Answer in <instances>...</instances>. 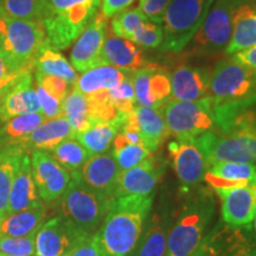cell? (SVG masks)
<instances>
[{"label":"cell","instance_id":"obj_1","mask_svg":"<svg viewBox=\"0 0 256 256\" xmlns=\"http://www.w3.org/2000/svg\"><path fill=\"white\" fill-rule=\"evenodd\" d=\"M153 196L116 197L94 238L102 256H130L151 211Z\"/></svg>","mask_w":256,"mask_h":256},{"label":"cell","instance_id":"obj_2","mask_svg":"<svg viewBox=\"0 0 256 256\" xmlns=\"http://www.w3.org/2000/svg\"><path fill=\"white\" fill-rule=\"evenodd\" d=\"M102 0H40V24L48 46L64 50L98 14Z\"/></svg>","mask_w":256,"mask_h":256},{"label":"cell","instance_id":"obj_3","mask_svg":"<svg viewBox=\"0 0 256 256\" xmlns=\"http://www.w3.org/2000/svg\"><path fill=\"white\" fill-rule=\"evenodd\" d=\"M215 212V202L206 188L185 200L178 218L170 226L165 256H194L208 232Z\"/></svg>","mask_w":256,"mask_h":256},{"label":"cell","instance_id":"obj_4","mask_svg":"<svg viewBox=\"0 0 256 256\" xmlns=\"http://www.w3.org/2000/svg\"><path fill=\"white\" fill-rule=\"evenodd\" d=\"M114 200L89 188L75 172L72 174V180L60 198V214L86 235L92 236Z\"/></svg>","mask_w":256,"mask_h":256},{"label":"cell","instance_id":"obj_5","mask_svg":"<svg viewBox=\"0 0 256 256\" xmlns=\"http://www.w3.org/2000/svg\"><path fill=\"white\" fill-rule=\"evenodd\" d=\"M214 0H171L162 18L165 52H180L188 46L203 24Z\"/></svg>","mask_w":256,"mask_h":256},{"label":"cell","instance_id":"obj_6","mask_svg":"<svg viewBox=\"0 0 256 256\" xmlns=\"http://www.w3.org/2000/svg\"><path fill=\"white\" fill-rule=\"evenodd\" d=\"M248 0H214L191 42L188 55L210 56L226 51L232 38L236 10Z\"/></svg>","mask_w":256,"mask_h":256},{"label":"cell","instance_id":"obj_7","mask_svg":"<svg viewBox=\"0 0 256 256\" xmlns=\"http://www.w3.org/2000/svg\"><path fill=\"white\" fill-rule=\"evenodd\" d=\"M210 98L200 101L170 100L160 108L170 136L178 140H194L215 127Z\"/></svg>","mask_w":256,"mask_h":256},{"label":"cell","instance_id":"obj_8","mask_svg":"<svg viewBox=\"0 0 256 256\" xmlns=\"http://www.w3.org/2000/svg\"><path fill=\"white\" fill-rule=\"evenodd\" d=\"M46 46V34L40 22L2 17L0 48L22 66L34 70L37 57Z\"/></svg>","mask_w":256,"mask_h":256},{"label":"cell","instance_id":"obj_9","mask_svg":"<svg viewBox=\"0 0 256 256\" xmlns=\"http://www.w3.org/2000/svg\"><path fill=\"white\" fill-rule=\"evenodd\" d=\"M256 92V70L236 62L232 57L220 60L210 72L212 106L229 104Z\"/></svg>","mask_w":256,"mask_h":256},{"label":"cell","instance_id":"obj_10","mask_svg":"<svg viewBox=\"0 0 256 256\" xmlns=\"http://www.w3.org/2000/svg\"><path fill=\"white\" fill-rule=\"evenodd\" d=\"M194 142L203 153L208 166L223 162L256 164L255 138L226 136L209 130L194 139Z\"/></svg>","mask_w":256,"mask_h":256},{"label":"cell","instance_id":"obj_11","mask_svg":"<svg viewBox=\"0 0 256 256\" xmlns=\"http://www.w3.org/2000/svg\"><path fill=\"white\" fill-rule=\"evenodd\" d=\"M256 246L252 224L232 226L220 220L208 230L194 256H240Z\"/></svg>","mask_w":256,"mask_h":256},{"label":"cell","instance_id":"obj_12","mask_svg":"<svg viewBox=\"0 0 256 256\" xmlns=\"http://www.w3.org/2000/svg\"><path fill=\"white\" fill-rule=\"evenodd\" d=\"M92 236L86 235L60 215L46 220L36 234L34 255L66 256Z\"/></svg>","mask_w":256,"mask_h":256},{"label":"cell","instance_id":"obj_13","mask_svg":"<svg viewBox=\"0 0 256 256\" xmlns=\"http://www.w3.org/2000/svg\"><path fill=\"white\" fill-rule=\"evenodd\" d=\"M32 176L44 204L60 200L72 180V174L49 152L34 151L30 154Z\"/></svg>","mask_w":256,"mask_h":256},{"label":"cell","instance_id":"obj_14","mask_svg":"<svg viewBox=\"0 0 256 256\" xmlns=\"http://www.w3.org/2000/svg\"><path fill=\"white\" fill-rule=\"evenodd\" d=\"M216 132L256 139V92L254 94L212 107Z\"/></svg>","mask_w":256,"mask_h":256},{"label":"cell","instance_id":"obj_15","mask_svg":"<svg viewBox=\"0 0 256 256\" xmlns=\"http://www.w3.org/2000/svg\"><path fill=\"white\" fill-rule=\"evenodd\" d=\"M136 104L160 108L171 98V74L156 64H146L132 74Z\"/></svg>","mask_w":256,"mask_h":256},{"label":"cell","instance_id":"obj_16","mask_svg":"<svg viewBox=\"0 0 256 256\" xmlns=\"http://www.w3.org/2000/svg\"><path fill=\"white\" fill-rule=\"evenodd\" d=\"M107 20L98 12L75 40L70 54V63L76 72H84L104 64L101 54L107 32Z\"/></svg>","mask_w":256,"mask_h":256},{"label":"cell","instance_id":"obj_17","mask_svg":"<svg viewBox=\"0 0 256 256\" xmlns=\"http://www.w3.org/2000/svg\"><path fill=\"white\" fill-rule=\"evenodd\" d=\"M168 154L171 156L176 174L184 190H190L204 179L208 164L203 153L194 140H178L170 142Z\"/></svg>","mask_w":256,"mask_h":256},{"label":"cell","instance_id":"obj_18","mask_svg":"<svg viewBox=\"0 0 256 256\" xmlns=\"http://www.w3.org/2000/svg\"><path fill=\"white\" fill-rule=\"evenodd\" d=\"M165 171L164 162L150 156L134 168L121 171L115 198L124 196H150Z\"/></svg>","mask_w":256,"mask_h":256},{"label":"cell","instance_id":"obj_19","mask_svg":"<svg viewBox=\"0 0 256 256\" xmlns=\"http://www.w3.org/2000/svg\"><path fill=\"white\" fill-rule=\"evenodd\" d=\"M222 202V220L232 226L252 224L256 212V185L215 190Z\"/></svg>","mask_w":256,"mask_h":256},{"label":"cell","instance_id":"obj_20","mask_svg":"<svg viewBox=\"0 0 256 256\" xmlns=\"http://www.w3.org/2000/svg\"><path fill=\"white\" fill-rule=\"evenodd\" d=\"M44 203L38 194L34 176L31 158L28 153H23L19 158L8 198V214L43 208Z\"/></svg>","mask_w":256,"mask_h":256},{"label":"cell","instance_id":"obj_21","mask_svg":"<svg viewBox=\"0 0 256 256\" xmlns=\"http://www.w3.org/2000/svg\"><path fill=\"white\" fill-rule=\"evenodd\" d=\"M210 98V72L194 66H177L171 74V98L200 101Z\"/></svg>","mask_w":256,"mask_h":256},{"label":"cell","instance_id":"obj_22","mask_svg":"<svg viewBox=\"0 0 256 256\" xmlns=\"http://www.w3.org/2000/svg\"><path fill=\"white\" fill-rule=\"evenodd\" d=\"M78 174L83 183L89 188L115 198L121 170L112 153L92 156Z\"/></svg>","mask_w":256,"mask_h":256},{"label":"cell","instance_id":"obj_23","mask_svg":"<svg viewBox=\"0 0 256 256\" xmlns=\"http://www.w3.org/2000/svg\"><path fill=\"white\" fill-rule=\"evenodd\" d=\"M26 113H40L34 72L18 78L0 100V122Z\"/></svg>","mask_w":256,"mask_h":256},{"label":"cell","instance_id":"obj_24","mask_svg":"<svg viewBox=\"0 0 256 256\" xmlns=\"http://www.w3.org/2000/svg\"><path fill=\"white\" fill-rule=\"evenodd\" d=\"M101 56L106 64L130 74H133L147 64L142 49L136 44L130 40L118 37L110 28H107L106 32Z\"/></svg>","mask_w":256,"mask_h":256},{"label":"cell","instance_id":"obj_25","mask_svg":"<svg viewBox=\"0 0 256 256\" xmlns=\"http://www.w3.org/2000/svg\"><path fill=\"white\" fill-rule=\"evenodd\" d=\"M74 136V130L66 116L46 120L30 136L19 144L25 153L31 154L34 151H52L63 140Z\"/></svg>","mask_w":256,"mask_h":256},{"label":"cell","instance_id":"obj_26","mask_svg":"<svg viewBox=\"0 0 256 256\" xmlns=\"http://www.w3.org/2000/svg\"><path fill=\"white\" fill-rule=\"evenodd\" d=\"M168 230V217L160 215L159 212L154 214L145 224L142 238L130 256H165Z\"/></svg>","mask_w":256,"mask_h":256},{"label":"cell","instance_id":"obj_27","mask_svg":"<svg viewBox=\"0 0 256 256\" xmlns=\"http://www.w3.org/2000/svg\"><path fill=\"white\" fill-rule=\"evenodd\" d=\"M127 75L130 72L104 63L82 72L76 80L74 88L83 95L90 96L116 87Z\"/></svg>","mask_w":256,"mask_h":256},{"label":"cell","instance_id":"obj_28","mask_svg":"<svg viewBox=\"0 0 256 256\" xmlns=\"http://www.w3.org/2000/svg\"><path fill=\"white\" fill-rule=\"evenodd\" d=\"M254 44H256V5L246 2L236 10L232 38L226 54L232 56Z\"/></svg>","mask_w":256,"mask_h":256},{"label":"cell","instance_id":"obj_29","mask_svg":"<svg viewBox=\"0 0 256 256\" xmlns=\"http://www.w3.org/2000/svg\"><path fill=\"white\" fill-rule=\"evenodd\" d=\"M142 145L151 152L159 148L162 142L170 136L164 116L159 110L136 106L134 110Z\"/></svg>","mask_w":256,"mask_h":256},{"label":"cell","instance_id":"obj_30","mask_svg":"<svg viewBox=\"0 0 256 256\" xmlns=\"http://www.w3.org/2000/svg\"><path fill=\"white\" fill-rule=\"evenodd\" d=\"M46 208L6 214L0 218V238H23L37 232L48 218Z\"/></svg>","mask_w":256,"mask_h":256},{"label":"cell","instance_id":"obj_31","mask_svg":"<svg viewBox=\"0 0 256 256\" xmlns=\"http://www.w3.org/2000/svg\"><path fill=\"white\" fill-rule=\"evenodd\" d=\"M44 121L42 113H26L0 122V150L19 145Z\"/></svg>","mask_w":256,"mask_h":256},{"label":"cell","instance_id":"obj_32","mask_svg":"<svg viewBox=\"0 0 256 256\" xmlns=\"http://www.w3.org/2000/svg\"><path fill=\"white\" fill-rule=\"evenodd\" d=\"M121 128V122H95L83 132L76 133L74 138L92 156L102 154L110 148L115 136Z\"/></svg>","mask_w":256,"mask_h":256},{"label":"cell","instance_id":"obj_33","mask_svg":"<svg viewBox=\"0 0 256 256\" xmlns=\"http://www.w3.org/2000/svg\"><path fill=\"white\" fill-rule=\"evenodd\" d=\"M34 72L44 76H57L75 84L78 75L72 68V63L58 50L46 46L42 50L34 66Z\"/></svg>","mask_w":256,"mask_h":256},{"label":"cell","instance_id":"obj_34","mask_svg":"<svg viewBox=\"0 0 256 256\" xmlns=\"http://www.w3.org/2000/svg\"><path fill=\"white\" fill-rule=\"evenodd\" d=\"M25 153L19 146L0 150V218L8 214V198L19 158Z\"/></svg>","mask_w":256,"mask_h":256},{"label":"cell","instance_id":"obj_35","mask_svg":"<svg viewBox=\"0 0 256 256\" xmlns=\"http://www.w3.org/2000/svg\"><path fill=\"white\" fill-rule=\"evenodd\" d=\"M63 116L72 124L74 136L87 130L92 124L89 98L72 87L63 100Z\"/></svg>","mask_w":256,"mask_h":256},{"label":"cell","instance_id":"obj_36","mask_svg":"<svg viewBox=\"0 0 256 256\" xmlns=\"http://www.w3.org/2000/svg\"><path fill=\"white\" fill-rule=\"evenodd\" d=\"M49 153L60 166L70 172V174L78 172L92 156V153L87 151L74 136L63 140Z\"/></svg>","mask_w":256,"mask_h":256},{"label":"cell","instance_id":"obj_37","mask_svg":"<svg viewBox=\"0 0 256 256\" xmlns=\"http://www.w3.org/2000/svg\"><path fill=\"white\" fill-rule=\"evenodd\" d=\"M0 16L40 22V0H0Z\"/></svg>","mask_w":256,"mask_h":256},{"label":"cell","instance_id":"obj_38","mask_svg":"<svg viewBox=\"0 0 256 256\" xmlns=\"http://www.w3.org/2000/svg\"><path fill=\"white\" fill-rule=\"evenodd\" d=\"M147 20L138 8H127L115 14L110 23V30L118 37L130 40L133 32Z\"/></svg>","mask_w":256,"mask_h":256},{"label":"cell","instance_id":"obj_39","mask_svg":"<svg viewBox=\"0 0 256 256\" xmlns=\"http://www.w3.org/2000/svg\"><path fill=\"white\" fill-rule=\"evenodd\" d=\"M112 104L122 114H130L136 110V94L132 82V74L127 75L116 87L108 90Z\"/></svg>","mask_w":256,"mask_h":256},{"label":"cell","instance_id":"obj_40","mask_svg":"<svg viewBox=\"0 0 256 256\" xmlns=\"http://www.w3.org/2000/svg\"><path fill=\"white\" fill-rule=\"evenodd\" d=\"M162 40H164V32L162 24L146 20L133 32L130 40L140 48L156 49L162 46Z\"/></svg>","mask_w":256,"mask_h":256},{"label":"cell","instance_id":"obj_41","mask_svg":"<svg viewBox=\"0 0 256 256\" xmlns=\"http://www.w3.org/2000/svg\"><path fill=\"white\" fill-rule=\"evenodd\" d=\"M112 154L121 171H126L142 162L150 156H152V152L140 144H130L121 148L113 150Z\"/></svg>","mask_w":256,"mask_h":256},{"label":"cell","instance_id":"obj_42","mask_svg":"<svg viewBox=\"0 0 256 256\" xmlns=\"http://www.w3.org/2000/svg\"><path fill=\"white\" fill-rule=\"evenodd\" d=\"M37 232L23 238H0V252L8 256H34Z\"/></svg>","mask_w":256,"mask_h":256},{"label":"cell","instance_id":"obj_43","mask_svg":"<svg viewBox=\"0 0 256 256\" xmlns=\"http://www.w3.org/2000/svg\"><path fill=\"white\" fill-rule=\"evenodd\" d=\"M31 72L34 70L22 66L17 60H14L5 50L0 48V86L12 84L25 74Z\"/></svg>","mask_w":256,"mask_h":256},{"label":"cell","instance_id":"obj_44","mask_svg":"<svg viewBox=\"0 0 256 256\" xmlns=\"http://www.w3.org/2000/svg\"><path fill=\"white\" fill-rule=\"evenodd\" d=\"M38 102H40V113L46 118V120L56 119L63 115V101L56 98L55 96L49 94L42 86H34Z\"/></svg>","mask_w":256,"mask_h":256},{"label":"cell","instance_id":"obj_45","mask_svg":"<svg viewBox=\"0 0 256 256\" xmlns=\"http://www.w3.org/2000/svg\"><path fill=\"white\" fill-rule=\"evenodd\" d=\"M34 78H36L37 84L42 86L49 94L55 96L60 101L66 98V96L74 87L68 81L62 78H57V76H44L34 74Z\"/></svg>","mask_w":256,"mask_h":256},{"label":"cell","instance_id":"obj_46","mask_svg":"<svg viewBox=\"0 0 256 256\" xmlns=\"http://www.w3.org/2000/svg\"><path fill=\"white\" fill-rule=\"evenodd\" d=\"M171 0H139L138 8L142 11L147 20L162 24L166 8Z\"/></svg>","mask_w":256,"mask_h":256},{"label":"cell","instance_id":"obj_47","mask_svg":"<svg viewBox=\"0 0 256 256\" xmlns=\"http://www.w3.org/2000/svg\"><path fill=\"white\" fill-rule=\"evenodd\" d=\"M134 2L136 0H102L101 14L107 19L112 18L115 14L127 10Z\"/></svg>","mask_w":256,"mask_h":256},{"label":"cell","instance_id":"obj_48","mask_svg":"<svg viewBox=\"0 0 256 256\" xmlns=\"http://www.w3.org/2000/svg\"><path fill=\"white\" fill-rule=\"evenodd\" d=\"M66 256H102V254L98 243H96L94 235H92V238L86 240L84 242H82L81 244L72 249Z\"/></svg>","mask_w":256,"mask_h":256},{"label":"cell","instance_id":"obj_49","mask_svg":"<svg viewBox=\"0 0 256 256\" xmlns=\"http://www.w3.org/2000/svg\"><path fill=\"white\" fill-rule=\"evenodd\" d=\"M232 58L248 68L256 70V44L234 54Z\"/></svg>","mask_w":256,"mask_h":256},{"label":"cell","instance_id":"obj_50","mask_svg":"<svg viewBox=\"0 0 256 256\" xmlns=\"http://www.w3.org/2000/svg\"><path fill=\"white\" fill-rule=\"evenodd\" d=\"M12 84H6V86H0V100H2V98L6 94V92L8 90V88L11 87Z\"/></svg>","mask_w":256,"mask_h":256},{"label":"cell","instance_id":"obj_51","mask_svg":"<svg viewBox=\"0 0 256 256\" xmlns=\"http://www.w3.org/2000/svg\"><path fill=\"white\" fill-rule=\"evenodd\" d=\"M240 256H256V246H255L254 248H252L250 250L246 252L244 254H242V255H240Z\"/></svg>","mask_w":256,"mask_h":256},{"label":"cell","instance_id":"obj_52","mask_svg":"<svg viewBox=\"0 0 256 256\" xmlns=\"http://www.w3.org/2000/svg\"><path fill=\"white\" fill-rule=\"evenodd\" d=\"M2 17L0 16V46H2Z\"/></svg>","mask_w":256,"mask_h":256},{"label":"cell","instance_id":"obj_53","mask_svg":"<svg viewBox=\"0 0 256 256\" xmlns=\"http://www.w3.org/2000/svg\"><path fill=\"white\" fill-rule=\"evenodd\" d=\"M252 222H254V230L256 232V212H255V216H254V220H252Z\"/></svg>","mask_w":256,"mask_h":256},{"label":"cell","instance_id":"obj_54","mask_svg":"<svg viewBox=\"0 0 256 256\" xmlns=\"http://www.w3.org/2000/svg\"><path fill=\"white\" fill-rule=\"evenodd\" d=\"M0 256H8V255H5V254H2V252H0Z\"/></svg>","mask_w":256,"mask_h":256},{"label":"cell","instance_id":"obj_55","mask_svg":"<svg viewBox=\"0 0 256 256\" xmlns=\"http://www.w3.org/2000/svg\"><path fill=\"white\" fill-rule=\"evenodd\" d=\"M255 2H256V0H255Z\"/></svg>","mask_w":256,"mask_h":256}]
</instances>
